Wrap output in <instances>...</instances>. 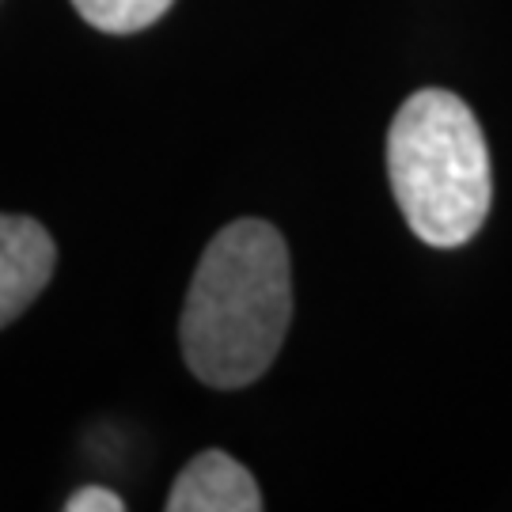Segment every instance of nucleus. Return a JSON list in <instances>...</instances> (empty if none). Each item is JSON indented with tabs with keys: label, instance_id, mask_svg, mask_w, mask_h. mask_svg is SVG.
I'll return each mask as SVG.
<instances>
[{
	"label": "nucleus",
	"instance_id": "nucleus-3",
	"mask_svg": "<svg viewBox=\"0 0 512 512\" xmlns=\"http://www.w3.org/2000/svg\"><path fill=\"white\" fill-rule=\"evenodd\" d=\"M54 266L57 247L38 220L0 213V327L35 304V296L50 285Z\"/></svg>",
	"mask_w": 512,
	"mask_h": 512
},
{
	"label": "nucleus",
	"instance_id": "nucleus-4",
	"mask_svg": "<svg viewBox=\"0 0 512 512\" xmlns=\"http://www.w3.org/2000/svg\"><path fill=\"white\" fill-rule=\"evenodd\" d=\"M262 494L239 459L209 448L194 456L167 494V512H258Z\"/></svg>",
	"mask_w": 512,
	"mask_h": 512
},
{
	"label": "nucleus",
	"instance_id": "nucleus-6",
	"mask_svg": "<svg viewBox=\"0 0 512 512\" xmlns=\"http://www.w3.org/2000/svg\"><path fill=\"white\" fill-rule=\"evenodd\" d=\"M126 501L114 494V490H103V486H84L76 490L69 501H65V512H122Z\"/></svg>",
	"mask_w": 512,
	"mask_h": 512
},
{
	"label": "nucleus",
	"instance_id": "nucleus-5",
	"mask_svg": "<svg viewBox=\"0 0 512 512\" xmlns=\"http://www.w3.org/2000/svg\"><path fill=\"white\" fill-rule=\"evenodd\" d=\"M175 0H73V8L107 35H137L164 16Z\"/></svg>",
	"mask_w": 512,
	"mask_h": 512
},
{
	"label": "nucleus",
	"instance_id": "nucleus-2",
	"mask_svg": "<svg viewBox=\"0 0 512 512\" xmlns=\"http://www.w3.org/2000/svg\"><path fill=\"white\" fill-rule=\"evenodd\" d=\"M387 175L410 232L429 247H463L490 213V152L471 107L425 88L387 133Z\"/></svg>",
	"mask_w": 512,
	"mask_h": 512
},
{
	"label": "nucleus",
	"instance_id": "nucleus-1",
	"mask_svg": "<svg viewBox=\"0 0 512 512\" xmlns=\"http://www.w3.org/2000/svg\"><path fill=\"white\" fill-rule=\"evenodd\" d=\"M293 319L289 247L266 220H232L205 247L183 304V357L209 387H247L274 365Z\"/></svg>",
	"mask_w": 512,
	"mask_h": 512
}]
</instances>
